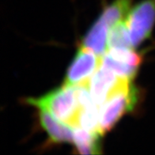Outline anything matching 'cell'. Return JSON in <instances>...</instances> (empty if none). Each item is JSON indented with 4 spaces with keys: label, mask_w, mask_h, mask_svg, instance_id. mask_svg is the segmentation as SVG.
Segmentation results:
<instances>
[{
    "label": "cell",
    "mask_w": 155,
    "mask_h": 155,
    "mask_svg": "<svg viewBox=\"0 0 155 155\" xmlns=\"http://www.w3.org/2000/svg\"><path fill=\"white\" fill-rule=\"evenodd\" d=\"M131 82L110 70L101 67L88 81L87 86L94 103L101 106L115 93Z\"/></svg>",
    "instance_id": "cell-6"
},
{
    "label": "cell",
    "mask_w": 155,
    "mask_h": 155,
    "mask_svg": "<svg viewBox=\"0 0 155 155\" xmlns=\"http://www.w3.org/2000/svg\"><path fill=\"white\" fill-rule=\"evenodd\" d=\"M101 134L76 127L74 131V144L81 154H100L101 153Z\"/></svg>",
    "instance_id": "cell-9"
},
{
    "label": "cell",
    "mask_w": 155,
    "mask_h": 155,
    "mask_svg": "<svg viewBox=\"0 0 155 155\" xmlns=\"http://www.w3.org/2000/svg\"><path fill=\"white\" fill-rule=\"evenodd\" d=\"M127 27L133 48L151 37L155 25V0H143L126 17Z\"/></svg>",
    "instance_id": "cell-3"
},
{
    "label": "cell",
    "mask_w": 155,
    "mask_h": 155,
    "mask_svg": "<svg viewBox=\"0 0 155 155\" xmlns=\"http://www.w3.org/2000/svg\"><path fill=\"white\" fill-rule=\"evenodd\" d=\"M108 27L97 19L82 39V46L102 56L108 47Z\"/></svg>",
    "instance_id": "cell-8"
},
{
    "label": "cell",
    "mask_w": 155,
    "mask_h": 155,
    "mask_svg": "<svg viewBox=\"0 0 155 155\" xmlns=\"http://www.w3.org/2000/svg\"><path fill=\"white\" fill-rule=\"evenodd\" d=\"M139 100V89L131 82L108 98L100 112V127L102 135L110 131L124 115L132 112Z\"/></svg>",
    "instance_id": "cell-2"
},
{
    "label": "cell",
    "mask_w": 155,
    "mask_h": 155,
    "mask_svg": "<svg viewBox=\"0 0 155 155\" xmlns=\"http://www.w3.org/2000/svg\"><path fill=\"white\" fill-rule=\"evenodd\" d=\"M108 46L109 48H122L133 49L129 31L125 21H120L112 25L108 35Z\"/></svg>",
    "instance_id": "cell-11"
},
{
    "label": "cell",
    "mask_w": 155,
    "mask_h": 155,
    "mask_svg": "<svg viewBox=\"0 0 155 155\" xmlns=\"http://www.w3.org/2000/svg\"><path fill=\"white\" fill-rule=\"evenodd\" d=\"M39 120L51 143H71L74 142V131L70 126L61 124L57 119L45 109L39 108Z\"/></svg>",
    "instance_id": "cell-7"
},
{
    "label": "cell",
    "mask_w": 155,
    "mask_h": 155,
    "mask_svg": "<svg viewBox=\"0 0 155 155\" xmlns=\"http://www.w3.org/2000/svg\"><path fill=\"white\" fill-rule=\"evenodd\" d=\"M101 56L86 48H78L64 78L63 85L75 86L87 83L90 78L99 68Z\"/></svg>",
    "instance_id": "cell-5"
},
{
    "label": "cell",
    "mask_w": 155,
    "mask_h": 155,
    "mask_svg": "<svg viewBox=\"0 0 155 155\" xmlns=\"http://www.w3.org/2000/svg\"><path fill=\"white\" fill-rule=\"evenodd\" d=\"M26 103L45 109L54 117L73 128L78 127L80 110L75 86H61L38 98H28Z\"/></svg>",
    "instance_id": "cell-1"
},
{
    "label": "cell",
    "mask_w": 155,
    "mask_h": 155,
    "mask_svg": "<svg viewBox=\"0 0 155 155\" xmlns=\"http://www.w3.org/2000/svg\"><path fill=\"white\" fill-rule=\"evenodd\" d=\"M132 0H114L105 7L101 16L98 18L107 26L112 27L127 17Z\"/></svg>",
    "instance_id": "cell-10"
},
{
    "label": "cell",
    "mask_w": 155,
    "mask_h": 155,
    "mask_svg": "<svg viewBox=\"0 0 155 155\" xmlns=\"http://www.w3.org/2000/svg\"><path fill=\"white\" fill-rule=\"evenodd\" d=\"M142 62L143 55L132 48H113L102 55L101 67L131 82L138 74Z\"/></svg>",
    "instance_id": "cell-4"
}]
</instances>
